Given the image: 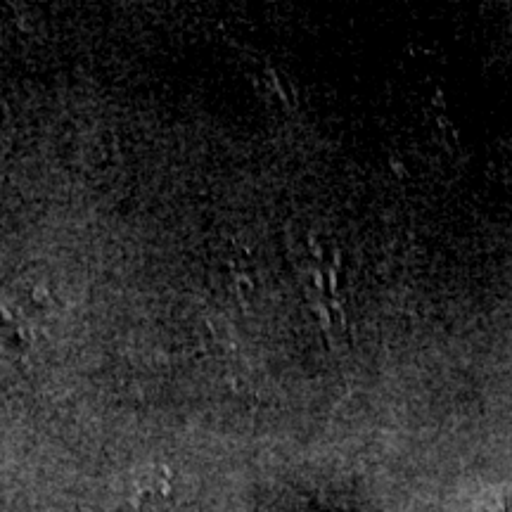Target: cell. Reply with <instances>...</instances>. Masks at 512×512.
<instances>
[{
    "label": "cell",
    "mask_w": 512,
    "mask_h": 512,
    "mask_svg": "<svg viewBox=\"0 0 512 512\" xmlns=\"http://www.w3.org/2000/svg\"><path fill=\"white\" fill-rule=\"evenodd\" d=\"M465 512H512V482L486 486L472 498Z\"/></svg>",
    "instance_id": "1"
}]
</instances>
